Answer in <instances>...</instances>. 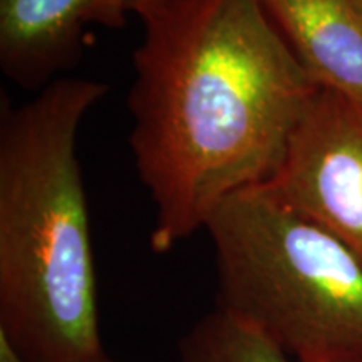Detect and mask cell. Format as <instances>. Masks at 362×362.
<instances>
[{
  "mask_svg": "<svg viewBox=\"0 0 362 362\" xmlns=\"http://www.w3.org/2000/svg\"><path fill=\"white\" fill-rule=\"evenodd\" d=\"M98 0H0V69L27 93L67 78L86 49Z\"/></svg>",
  "mask_w": 362,
  "mask_h": 362,
  "instance_id": "5b68a950",
  "label": "cell"
},
{
  "mask_svg": "<svg viewBox=\"0 0 362 362\" xmlns=\"http://www.w3.org/2000/svg\"><path fill=\"white\" fill-rule=\"evenodd\" d=\"M176 362H296L250 325L218 309L181 337Z\"/></svg>",
  "mask_w": 362,
  "mask_h": 362,
  "instance_id": "52a82bcc",
  "label": "cell"
},
{
  "mask_svg": "<svg viewBox=\"0 0 362 362\" xmlns=\"http://www.w3.org/2000/svg\"><path fill=\"white\" fill-rule=\"evenodd\" d=\"M320 89L362 104V11L356 0H259Z\"/></svg>",
  "mask_w": 362,
  "mask_h": 362,
  "instance_id": "8992f818",
  "label": "cell"
},
{
  "mask_svg": "<svg viewBox=\"0 0 362 362\" xmlns=\"http://www.w3.org/2000/svg\"><path fill=\"white\" fill-rule=\"evenodd\" d=\"M129 148L155 208L149 245L168 253L225 200L265 185L317 86L259 0H128Z\"/></svg>",
  "mask_w": 362,
  "mask_h": 362,
  "instance_id": "6da1fadb",
  "label": "cell"
},
{
  "mask_svg": "<svg viewBox=\"0 0 362 362\" xmlns=\"http://www.w3.org/2000/svg\"><path fill=\"white\" fill-rule=\"evenodd\" d=\"M216 307L305 362L362 352V257L267 185L235 193L206 223Z\"/></svg>",
  "mask_w": 362,
  "mask_h": 362,
  "instance_id": "3957f363",
  "label": "cell"
},
{
  "mask_svg": "<svg viewBox=\"0 0 362 362\" xmlns=\"http://www.w3.org/2000/svg\"><path fill=\"white\" fill-rule=\"evenodd\" d=\"M128 22V0H98L90 12L89 24L106 29H121Z\"/></svg>",
  "mask_w": 362,
  "mask_h": 362,
  "instance_id": "ba28073f",
  "label": "cell"
},
{
  "mask_svg": "<svg viewBox=\"0 0 362 362\" xmlns=\"http://www.w3.org/2000/svg\"><path fill=\"white\" fill-rule=\"evenodd\" d=\"M356 2H357V6H359L361 11H362V0H356Z\"/></svg>",
  "mask_w": 362,
  "mask_h": 362,
  "instance_id": "8fae6325",
  "label": "cell"
},
{
  "mask_svg": "<svg viewBox=\"0 0 362 362\" xmlns=\"http://www.w3.org/2000/svg\"><path fill=\"white\" fill-rule=\"evenodd\" d=\"M305 362H362V352H354V354L334 356V357H325V359L305 361Z\"/></svg>",
  "mask_w": 362,
  "mask_h": 362,
  "instance_id": "9c48e42d",
  "label": "cell"
},
{
  "mask_svg": "<svg viewBox=\"0 0 362 362\" xmlns=\"http://www.w3.org/2000/svg\"><path fill=\"white\" fill-rule=\"evenodd\" d=\"M107 90L67 76L0 104V342L25 362L106 356L78 141Z\"/></svg>",
  "mask_w": 362,
  "mask_h": 362,
  "instance_id": "7a4b0ae2",
  "label": "cell"
},
{
  "mask_svg": "<svg viewBox=\"0 0 362 362\" xmlns=\"http://www.w3.org/2000/svg\"><path fill=\"white\" fill-rule=\"evenodd\" d=\"M265 185L362 257V104L319 89Z\"/></svg>",
  "mask_w": 362,
  "mask_h": 362,
  "instance_id": "277c9868",
  "label": "cell"
},
{
  "mask_svg": "<svg viewBox=\"0 0 362 362\" xmlns=\"http://www.w3.org/2000/svg\"><path fill=\"white\" fill-rule=\"evenodd\" d=\"M94 362H115V361L110 359V357H107V356H104V357H101V359H98V361H94Z\"/></svg>",
  "mask_w": 362,
  "mask_h": 362,
  "instance_id": "30bf717a",
  "label": "cell"
}]
</instances>
